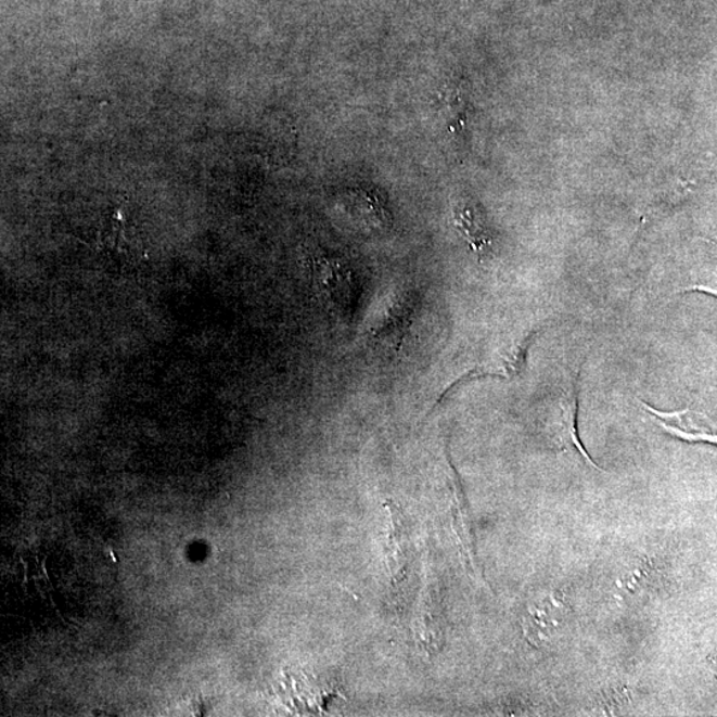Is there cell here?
<instances>
[{"instance_id":"5b68a950","label":"cell","mask_w":717,"mask_h":717,"mask_svg":"<svg viewBox=\"0 0 717 717\" xmlns=\"http://www.w3.org/2000/svg\"><path fill=\"white\" fill-rule=\"evenodd\" d=\"M643 406L645 410L654 414L668 434L690 443H716V436L710 431L709 420L705 419L703 414L689 410L674 413L660 412L644 401Z\"/></svg>"},{"instance_id":"8992f818","label":"cell","mask_w":717,"mask_h":717,"mask_svg":"<svg viewBox=\"0 0 717 717\" xmlns=\"http://www.w3.org/2000/svg\"><path fill=\"white\" fill-rule=\"evenodd\" d=\"M453 221L472 251L482 259L494 244L482 212L471 203H460L454 206Z\"/></svg>"},{"instance_id":"ba28073f","label":"cell","mask_w":717,"mask_h":717,"mask_svg":"<svg viewBox=\"0 0 717 717\" xmlns=\"http://www.w3.org/2000/svg\"><path fill=\"white\" fill-rule=\"evenodd\" d=\"M444 108L447 112V120L450 128H461L465 124V104L459 92H450L444 98Z\"/></svg>"},{"instance_id":"277c9868","label":"cell","mask_w":717,"mask_h":717,"mask_svg":"<svg viewBox=\"0 0 717 717\" xmlns=\"http://www.w3.org/2000/svg\"><path fill=\"white\" fill-rule=\"evenodd\" d=\"M385 507L388 508L390 518H393L388 549L390 585L394 590L401 591L411 567L412 545L410 533H408L410 530H408L405 513L400 512L394 502L388 501Z\"/></svg>"},{"instance_id":"7a4b0ae2","label":"cell","mask_w":717,"mask_h":717,"mask_svg":"<svg viewBox=\"0 0 717 717\" xmlns=\"http://www.w3.org/2000/svg\"><path fill=\"white\" fill-rule=\"evenodd\" d=\"M337 205L360 233L381 234L393 229V213L389 210L387 200L377 189H348L341 195Z\"/></svg>"},{"instance_id":"6da1fadb","label":"cell","mask_w":717,"mask_h":717,"mask_svg":"<svg viewBox=\"0 0 717 717\" xmlns=\"http://www.w3.org/2000/svg\"><path fill=\"white\" fill-rule=\"evenodd\" d=\"M313 292L331 313L342 319L353 318L359 304V282L351 266L330 256H312L308 260Z\"/></svg>"},{"instance_id":"52a82bcc","label":"cell","mask_w":717,"mask_h":717,"mask_svg":"<svg viewBox=\"0 0 717 717\" xmlns=\"http://www.w3.org/2000/svg\"><path fill=\"white\" fill-rule=\"evenodd\" d=\"M577 394H574L571 399L565 402V417H564V438L565 441L571 444L572 447H576L578 452L584 456L586 460L590 462L591 466L598 468L594 461L590 459L588 452L580 443L577 431Z\"/></svg>"},{"instance_id":"3957f363","label":"cell","mask_w":717,"mask_h":717,"mask_svg":"<svg viewBox=\"0 0 717 717\" xmlns=\"http://www.w3.org/2000/svg\"><path fill=\"white\" fill-rule=\"evenodd\" d=\"M566 603L561 594H548L532 604L524 620L530 643L542 645L553 639L566 620Z\"/></svg>"}]
</instances>
